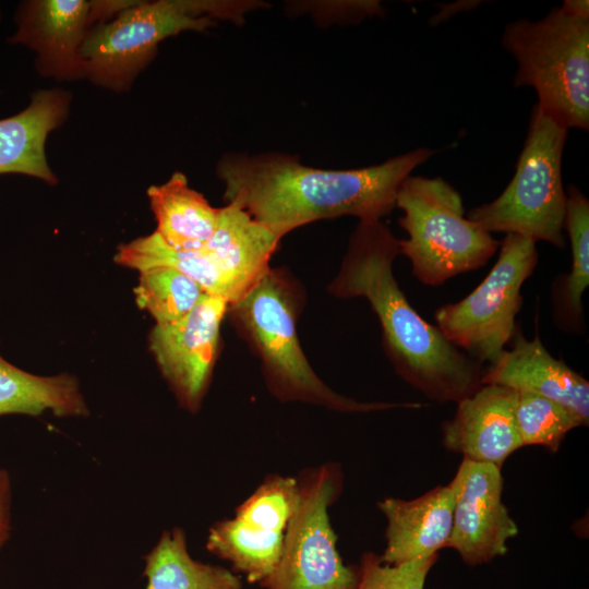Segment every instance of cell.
<instances>
[{
	"label": "cell",
	"mask_w": 589,
	"mask_h": 589,
	"mask_svg": "<svg viewBox=\"0 0 589 589\" xmlns=\"http://www.w3.org/2000/svg\"><path fill=\"white\" fill-rule=\"evenodd\" d=\"M303 291L283 268H269L242 298L230 304L231 323L261 361L269 392L281 401H299L338 412H370L421 404L358 401L328 387L310 365L299 342L297 320Z\"/></svg>",
	"instance_id": "obj_3"
},
{
	"label": "cell",
	"mask_w": 589,
	"mask_h": 589,
	"mask_svg": "<svg viewBox=\"0 0 589 589\" xmlns=\"http://www.w3.org/2000/svg\"><path fill=\"white\" fill-rule=\"evenodd\" d=\"M505 349L483 372L482 384H495L516 392L532 393L567 407L589 421V382L554 358L536 335L527 339L519 329Z\"/></svg>",
	"instance_id": "obj_14"
},
{
	"label": "cell",
	"mask_w": 589,
	"mask_h": 589,
	"mask_svg": "<svg viewBox=\"0 0 589 589\" xmlns=\"http://www.w3.org/2000/svg\"><path fill=\"white\" fill-rule=\"evenodd\" d=\"M298 502V479L268 476L236 509L235 518L255 528L285 532Z\"/></svg>",
	"instance_id": "obj_26"
},
{
	"label": "cell",
	"mask_w": 589,
	"mask_h": 589,
	"mask_svg": "<svg viewBox=\"0 0 589 589\" xmlns=\"http://www.w3.org/2000/svg\"><path fill=\"white\" fill-rule=\"evenodd\" d=\"M438 555L398 565L382 562L381 556L366 552L360 560L356 589H424L429 572Z\"/></svg>",
	"instance_id": "obj_27"
},
{
	"label": "cell",
	"mask_w": 589,
	"mask_h": 589,
	"mask_svg": "<svg viewBox=\"0 0 589 589\" xmlns=\"http://www.w3.org/2000/svg\"><path fill=\"white\" fill-rule=\"evenodd\" d=\"M151 208L157 221V235L163 241L184 251L200 250L213 236L219 209L203 194L193 190L182 172L147 190Z\"/></svg>",
	"instance_id": "obj_18"
},
{
	"label": "cell",
	"mask_w": 589,
	"mask_h": 589,
	"mask_svg": "<svg viewBox=\"0 0 589 589\" xmlns=\"http://www.w3.org/2000/svg\"><path fill=\"white\" fill-rule=\"evenodd\" d=\"M450 484L454 510L447 548L469 566L504 555L518 528L502 502L501 467L464 458Z\"/></svg>",
	"instance_id": "obj_11"
},
{
	"label": "cell",
	"mask_w": 589,
	"mask_h": 589,
	"mask_svg": "<svg viewBox=\"0 0 589 589\" xmlns=\"http://www.w3.org/2000/svg\"><path fill=\"white\" fill-rule=\"evenodd\" d=\"M280 240L237 203L220 207L216 229L201 250L220 272L229 290L230 304L267 273Z\"/></svg>",
	"instance_id": "obj_15"
},
{
	"label": "cell",
	"mask_w": 589,
	"mask_h": 589,
	"mask_svg": "<svg viewBox=\"0 0 589 589\" xmlns=\"http://www.w3.org/2000/svg\"><path fill=\"white\" fill-rule=\"evenodd\" d=\"M397 255L399 240L382 220L359 221L328 291L366 299L396 373L432 400L458 402L482 385L481 364L412 308L394 275Z\"/></svg>",
	"instance_id": "obj_2"
},
{
	"label": "cell",
	"mask_w": 589,
	"mask_h": 589,
	"mask_svg": "<svg viewBox=\"0 0 589 589\" xmlns=\"http://www.w3.org/2000/svg\"><path fill=\"white\" fill-rule=\"evenodd\" d=\"M564 229L570 243L572 266L568 274L558 275L552 284V314L560 329L582 334V296L589 285V201L575 185L566 191Z\"/></svg>",
	"instance_id": "obj_20"
},
{
	"label": "cell",
	"mask_w": 589,
	"mask_h": 589,
	"mask_svg": "<svg viewBox=\"0 0 589 589\" xmlns=\"http://www.w3.org/2000/svg\"><path fill=\"white\" fill-rule=\"evenodd\" d=\"M12 484L10 473L0 468V550L11 534Z\"/></svg>",
	"instance_id": "obj_28"
},
{
	"label": "cell",
	"mask_w": 589,
	"mask_h": 589,
	"mask_svg": "<svg viewBox=\"0 0 589 589\" xmlns=\"http://www.w3.org/2000/svg\"><path fill=\"white\" fill-rule=\"evenodd\" d=\"M378 507L387 519L383 563L398 565L423 560L447 548L454 510L450 483L411 501L388 497Z\"/></svg>",
	"instance_id": "obj_16"
},
{
	"label": "cell",
	"mask_w": 589,
	"mask_h": 589,
	"mask_svg": "<svg viewBox=\"0 0 589 589\" xmlns=\"http://www.w3.org/2000/svg\"><path fill=\"white\" fill-rule=\"evenodd\" d=\"M298 502L284 532L283 550L272 574L259 585L265 589H356L359 567L344 564L328 508L341 492L337 464L303 470Z\"/></svg>",
	"instance_id": "obj_8"
},
{
	"label": "cell",
	"mask_w": 589,
	"mask_h": 589,
	"mask_svg": "<svg viewBox=\"0 0 589 589\" xmlns=\"http://www.w3.org/2000/svg\"><path fill=\"white\" fill-rule=\"evenodd\" d=\"M229 303L203 294L182 318L155 324L149 349L179 406L195 413L207 393L219 348L221 322Z\"/></svg>",
	"instance_id": "obj_10"
},
{
	"label": "cell",
	"mask_w": 589,
	"mask_h": 589,
	"mask_svg": "<svg viewBox=\"0 0 589 589\" xmlns=\"http://www.w3.org/2000/svg\"><path fill=\"white\" fill-rule=\"evenodd\" d=\"M567 129L534 105L515 175L494 201L472 208L467 218L489 233L505 232L565 247L566 191L562 156Z\"/></svg>",
	"instance_id": "obj_7"
},
{
	"label": "cell",
	"mask_w": 589,
	"mask_h": 589,
	"mask_svg": "<svg viewBox=\"0 0 589 589\" xmlns=\"http://www.w3.org/2000/svg\"><path fill=\"white\" fill-rule=\"evenodd\" d=\"M283 542V532L263 530L231 518L211 526L206 549L228 561L233 570L244 574L249 584H260L277 565Z\"/></svg>",
	"instance_id": "obj_22"
},
{
	"label": "cell",
	"mask_w": 589,
	"mask_h": 589,
	"mask_svg": "<svg viewBox=\"0 0 589 589\" xmlns=\"http://www.w3.org/2000/svg\"><path fill=\"white\" fill-rule=\"evenodd\" d=\"M538 263L536 242L507 233L497 261L468 296L434 312L436 326L458 349L480 364L494 362L517 330L521 287Z\"/></svg>",
	"instance_id": "obj_9"
},
{
	"label": "cell",
	"mask_w": 589,
	"mask_h": 589,
	"mask_svg": "<svg viewBox=\"0 0 589 589\" xmlns=\"http://www.w3.org/2000/svg\"><path fill=\"white\" fill-rule=\"evenodd\" d=\"M263 4L250 0L134 2L113 21L86 34L80 48L84 74L99 85L124 91L161 40L184 31H204L217 20L242 23L248 12Z\"/></svg>",
	"instance_id": "obj_4"
},
{
	"label": "cell",
	"mask_w": 589,
	"mask_h": 589,
	"mask_svg": "<svg viewBox=\"0 0 589 589\" xmlns=\"http://www.w3.org/2000/svg\"><path fill=\"white\" fill-rule=\"evenodd\" d=\"M115 260L139 272L155 266L175 268L199 284L205 293L221 297L230 304L229 290L220 272L201 249L176 250L156 231L121 245Z\"/></svg>",
	"instance_id": "obj_23"
},
{
	"label": "cell",
	"mask_w": 589,
	"mask_h": 589,
	"mask_svg": "<svg viewBox=\"0 0 589 589\" xmlns=\"http://www.w3.org/2000/svg\"><path fill=\"white\" fill-rule=\"evenodd\" d=\"M561 7L572 14L589 19V2L587 0H565Z\"/></svg>",
	"instance_id": "obj_29"
},
{
	"label": "cell",
	"mask_w": 589,
	"mask_h": 589,
	"mask_svg": "<svg viewBox=\"0 0 589 589\" xmlns=\"http://www.w3.org/2000/svg\"><path fill=\"white\" fill-rule=\"evenodd\" d=\"M516 392L482 384L457 402L452 420L443 426V445L465 459L501 467L522 446L515 418Z\"/></svg>",
	"instance_id": "obj_13"
},
{
	"label": "cell",
	"mask_w": 589,
	"mask_h": 589,
	"mask_svg": "<svg viewBox=\"0 0 589 589\" xmlns=\"http://www.w3.org/2000/svg\"><path fill=\"white\" fill-rule=\"evenodd\" d=\"M134 293L137 305L152 315L155 324L182 318L205 294L193 279L166 266L141 271Z\"/></svg>",
	"instance_id": "obj_24"
},
{
	"label": "cell",
	"mask_w": 589,
	"mask_h": 589,
	"mask_svg": "<svg viewBox=\"0 0 589 589\" xmlns=\"http://www.w3.org/2000/svg\"><path fill=\"white\" fill-rule=\"evenodd\" d=\"M68 106L64 92L38 91L23 111L0 120V175L21 173L57 182L47 164L45 142L64 120Z\"/></svg>",
	"instance_id": "obj_17"
},
{
	"label": "cell",
	"mask_w": 589,
	"mask_h": 589,
	"mask_svg": "<svg viewBox=\"0 0 589 589\" xmlns=\"http://www.w3.org/2000/svg\"><path fill=\"white\" fill-rule=\"evenodd\" d=\"M502 45L517 61L515 86H531L536 104L565 129L589 127V19L562 7L539 21L506 25Z\"/></svg>",
	"instance_id": "obj_5"
},
{
	"label": "cell",
	"mask_w": 589,
	"mask_h": 589,
	"mask_svg": "<svg viewBox=\"0 0 589 589\" xmlns=\"http://www.w3.org/2000/svg\"><path fill=\"white\" fill-rule=\"evenodd\" d=\"M515 418L522 446L541 445L553 453L570 430L588 425L562 404L526 392H516Z\"/></svg>",
	"instance_id": "obj_25"
},
{
	"label": "cell",
	"mask_w": 589,
	"mask_h": 589,
	"mask_svg": "<svg viewBox=\"0 0 589 589\" xmlns=\"http://www.w3.org/2000/svg\"><path fill=\"white\" fill-rule=\"evenodd\" d=\"M87 417L89 410L76 378L70 374L40 376L0 356V416Z\"/></svg>",
	"instance_id": "obj_19"
},
{
	"label": "cell",
	"mask_w": 589,
	"mask_h": 589,
	"mask_svg": "<svg viewBox=\"0 0 589 589\" xmlns=\"http://www.w3.org/2000/svg\"><path fill=\"white\" fill-rule=\"evenodd\" d=\"M93 2L83 0H35L20 5L17 31L12 44L37 52L36 67L58 79L85 76L80 48L93 21Z\"/></svg>",
	"instance_id": "obj_12"
},
{
	"label": "cell",
	"mask_w": 589,
	"mask_h": 589,
	"mask_svg": "<svg viewBox=\"0 0 589 589\" xmlns=\"http://www.w3.org/2000/svg\"><path fill=\"white\" fill-rule=\"evenodd\" d=\"M433 154L420 147L370 167L322 169L281 153H229L216 171L227 203H237L281 239L320 219L382 220L396 207L401 182Z\"/></svg>",
	"instance_id": "obj_1"
},
{
	"label": "cell",
	"mask_w": 589,
	"mask_h": 589,
	"mask_svg": "<svg viewBox=\"0 0 589 589\" xmlns=\"http://www.w3.org/2000/svg\"><path fill=\"white\" fill-rule=\"evenodd\" d=\"M398 219L408 238L399 240L414 277L425 286L484 266L500 242L465 216L459 192L442 178L408 176L396 195Z\"/></svg>",
	"instance_id": "obj_6"
},
{
	"label": "cell",
	"mask_w": 589,
	"mask_h": 589,
	"mask_svg": "<svg viewBox=\"0 0 589 589\" xmlns=\"http://www.w3.org/2000/svg\"><path fill=\"white\" fill-rule=\"evenodd\" d=\"M143 560L145 589H242L231 570L194 560L179 527L165 530Z\"/></svg>",
	"instance_id": "obj_21"
}]
</instances>
